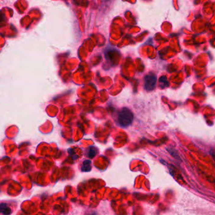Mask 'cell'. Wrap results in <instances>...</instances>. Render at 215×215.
<instances>
[{
  "label": "cell",
  "instance_id": "obj_4",
  "mask_svg": "<svg viewBox=\"0 0 215 215\" xmlns=\"http://www.w3.org/2000/svg\"><path fill=\"white\" fill-rule=\"evenodd\" d=\"M0 211L3 214H10L12 213V210L5 203H2L0 205Z\"/></svg>",
  "mask_w": 215,
  "mask_h": 215
},
{
  "label": "cell",
  "instance_id": "obj_5",
  "mask_svg": "<svg viewBox=\"0 0 215 215\" xmlns=\"http://www.w3.org/2000/svg\"><path fill=\"white\" fill-rule=\"evenodd\" d=\"M159 82H160V86L162 88H166L169 85V83H168L167 79V78L165 76L160 77L159 79Z\"/></svg>",
  "mask_w": 215,
  "mask_h": 215
},
{
  "label": "cell",
  "instance_id": "obj_6",
  "mask_svg": "<svg viewBox=\"0 0 215 215\" xmlns=\"http://www.w3.org/2000/svg\"><path fill=\"white\" fill-rule=\"evenodd\" d=\"M97 150H96V148H93V146H91L88 150V153H87V156L90 158H94L97 153Z\"/></svg>",
  "mask_w": 215,
  "mask_h": 215
},
{
  "label": "cell",
  "instance_id": "obj_3",
  "mask_svg": "<svg viewBox=\"0 0 215 215\" xmlns=\"http://www.w3.org/2000/svg\"><path fill=\"white\" fill-rule=\"evenodd\" d=\"M92 170V162L90 160H86L83 162L81 171L83 172H88Z\"/></svg>",
  "mask_w": 215,
  "mask_h": 215
},
{
  "label": "cell",
  "instance_id": "obj_1",
  "mask_svg": "<svg viewBox=\"0 0 215 215\" xmlns=\"http://www.w3.org/2000/svg\"><path fill=\"white\" fill-rule=\"evenodd\" d=\"M134 119L132 112L126 107L121 109L117 117V123L122 128H127L132 124Z\"/></svg>",
  "mask_w": 215,
  "mask_h": 215
},
{
  "label": "cell",
  "instance_id": "obj_2",
  "mask_svg": "<svg viewBox=\"0 0 215 215\" xmlns=\"http://www.w3.org/2000/svg\"><path fill=\"white\" fill-rule=\"evenodd\" d=\"M144 87L146 91H151L155 89L157 84V76L154 74H148L145 77Z\"/></svg>",
  "mask_w": 215,
  "mask_h": 215
}]
</instances>
